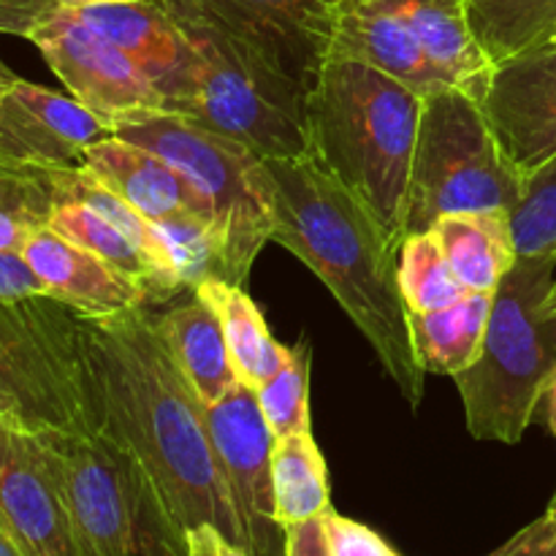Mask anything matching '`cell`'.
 I'll use <instances>...</instances> for the list:
<instances>
[{"mask_svg": "<svg viewBox=\"0 0 556 556\" xmlns=\"http://www.w3.org/2000/svg\"><path fill=\"white\" fill-rule=\"evenodd\" d=\"M114 130L74 96L20 79L0 60V177L79 172Z\"/></svg>", "mask_w": 556, "mask_h": 556, "instance_id": "obj_11", "label": "cell"}, {"mask_svg": "<svg viewBox=\"0 0 556 556\" xmlns=\"http://www.w3.org/2000/svg\"><path fill=\"white\" fill-rule=\"evenodd\" d=\"M402 16L443 81L483 103L494 63L478 47L462 0H386Z\"/></svg>", "mask_w": 556, "mask_h": 556, "instance_id": "obj_20", "label": "cell"}, {"mask_svg": "<svg viewBox=\"0 0 556 556\" xmlns=\"http://www.w3.org/2000/svg\"><path fill=\"white\" fill-rule=\"evenodd\" d=\"M543 309H546V313H552V315H556V277H554V286H552V293H548V299H546V304H543Z\"/></svg>", "mask_w": 556, "mask_h": 556, "instance_id": "obj_40", "label": "cell"}, {"mask_svg": "<svg viewBox=\"0 0 556 556\" xmlns=\"http://www.w3.org/2000/svg\"><path fill=\"white\" fill-rule=\"evenodd\" d=\"M204 418L250 556H286V530L277 525L271 481L277 438L261 413L255 389L237 380L220 400L204 405Z\"/></svg>", "mask_w": 556, "mask_h": 556, "instance_id": "obj_12", "label": "cell"}, {"mask_svg": "<svg viewBox=\"0 0 556 556\" xmlns=\"http://www.w3.org/2000/svg\"><path fill=\"white\" fill-rule=\"evenodd\" d=\"M71 11L144 71L163 96L166 112H177L188 101L193 92V49L177 22L155 0L76 5Z\"/></svg>", "mask_w": 556, "mask_h": 556, "instance_id": "obj_16", "label": "cell"}, {"mask_svg": "<svg viewBox=\"0 0 556 556\" xmlns=\"http://www.w3.org/2000/svg\"><path fill=\"white\" fill-rule=\"evenodd\" d=\"M400 291L407 315L451 307L467 296L432 233L407 237L400 248Z\"/></svg>", "mask_w": 556, "mask_h": 556, "instance_id": "obj_28", "label": "cell"}, {"mask_svg": "<svg viewBox=\"0 0 556 556\" xmlns=\"http://www.w3.org/2000/svg\"><path fill=\"white\" fill-rule=\"evenodd\" d=\"M271 481H275L277 525L282 530L320 519L331 510L329 470L324 454L315 445L313 432L275 440Z\"/></svg>", "mask_w": 556, "mask_h": 556, "instance_id": "obj_26", "label": "cell"}, {"mask_svg": "<svg viewBox=\"0 0 556 556\" xmlns=\"http://www.w3.org/2000/svg\"><path fill=\"white\" fill-rule=\"evenodd\" d=\"M0 521L22 556H85L36 438L0 424Z\"/></svg>", "mask_w": 556, "mask_h": 556, "instance_id": "obj_15", "label": "cell"}, {"mask_svg": "<svg viewBox=\"0 0 556 556\" xmlns=\"http://www.w3.org/2000/svg\"><path fill=\"white\" fill-rule=\"evenodd\" d=\"M541 413H543V421H546L548 432L556 438V372L548 378L546 389H543V396H541Z\"/></svg>", "mask_w": 556, "mask_h": 556, "instance_id": "obj_37", "label": "cell"}, {"mask_svg": "<svg viewBox=\"0 0 556 556\" xmlns=\"http://www.w3.org/2000/svg\"><path fill=\"white\" fill-rule=\"evenodd\" d=\"M324 530L329 538L331 556H400L378 532L334 510L324 514Z\"/></svg>", "mask_w": 556, "mask_h": 556, "instance_id": "obj_31", "label": "cell"}, {"mask_svg": "<svg viewBox=\"0 0 556 556\" xmlns=\"http://www.w3.org/2000/svg\"><path fill=\"white\" fill-rule=\"evenodd\" d=\"M195 293L204 296L220 318L237 378L248 383L250 389H261L288 362L291 348H282L271 337L264 315L255 307L253 299L244 293L242 286H231L220 277H210L195 288Z\"/></svg>", "mask_w": 556, "mask_h": 556, "instance_id": "obj_24", "label": "cell"}, {"mask_svg": "<svg viewBox=\"0 0 556 556\" xmlns=\"http://www.w3.org/2000/svg\"><path fill=\"white\" fill-rule=\"evenodd\" d=\"M85 556H182L144 467L106 432L33 434Z\"/></svg>", "mask_w": 556, "mask_h": 556, "instance_id": "obj_5", "label": "cell"}, {"mask_svg": "<svg viewBox=\"0 0 556 556\" xmlns=\"http://www.w3.org/2000/svg\"><path fill=\"white\" fill-rule=\"evenodd\" d=\"M483 114L500 147L530 177L556 155V38L494 65Z\"/></svg>", "mask_w": 556, "mask_h": 556, "instance_id": "obj_14", "label": "cell"}, {"mask_svg": "<svg viewBox=\"0 0 556 556\" xmlns=\"http://www.w3.org/2000/svg\"><path fill=\"white\" fill-rule=\"evenodd\" d=\"M429 233L470 293H494L519 261L510 215L500 212L443 215L429 228Z\"/></svg>", "mask_w": 556, "mask_h": 556, "instance_id": "obj_22", "label": "cell"}, {"mask_svg": "<svg viewBox=\"0 0 556 556\" xmlns=\"http://www.w3.org/2000/svg\"><path fill=\"white\" fill-rule=\"evenodd\" d=\"M114 136L161 155L204 195L220 244V280L244 288L275 228L264 157L172 112L139 114Z\"/></svg>", "mask_w": 556, "mask_h": 556, "instance_id": "obj_8", "label": "cell"}, {"mask_svg": "<svg viewBox=\"0 0 556 556\" xmlns=\"http://www.w3.org/2000/svg\"><path fill=\"white\" fill-rule=\"evenodd\" d=\"M489 556H556V519L543 514Z\"/></svg>", "mask_w": 556, "mask_h": 556, "instance_id": "obj_34", "label": "cell"}, {"mask_svg": "<svg viewBox=\"0 0 556 556\" xmlns=\"http://www.w3.org/2000/svg\"><path fill=\"white\" fill-rule=\"evenodd\" d=\"M182 556H250L248 548L233 543L223 535L217 527L199 525L185 532V554Z\"/></svg>", "mask_w": 556, "mask_h": 556, "instance_id": "obj_35", "label": "cell"}, {"mask_svg": "<svg viewBox=\"0 0 556 556\" xmlns=\"http://www.w3.org/2000/svg\"><path fill=\"white\" fill-rule=\"evenodd\" d=\"M271 242L315 271L364 340L372 345L400 394L418 407L424 372L400 291V244L375 212L315 155L266 157Z\"/></svg>", "mask_w": 556, "mask_h": 556, "instance_id": "obj_2", "label": "cell"}, {"mask_svg": "<svg viewBox=\"0 0 556 556\" xmlns=\"http://www.w3.org/2000/svg\"><path fill=\"white\" fill-rule=\"evenodd\" d=\"M212 22L258 52L302 90H313L329 63L342 0H155Z\"/></svg>", "mask_w": 556, "mask_h": 556, "instance_id": "obj_13", "label": "cell"}, {"mask_svg": "<svg viewBox=\"0 0 556 556\" xmlns=\"http://www.w3.org/2000/svg\"><path fill=\"white\" fill-rule=\"evenodd\" d=\"M556 261L519 258L492 299L481 356L454 375L476 440L516 445L556 372V315L546 313Z\"/></svg>", "mask_w": 556, "mask_h": 556, "instance_id": "obj_4", "label": "cell"}, {"mask_svg": "<svg viewBox=\"0 0 556 556\" xmlns=\"http://www.w3.org/2000/svg\"><path fill=\"white\" fill-rule=\"evenodd\" d=\"M22 258L41 277L47 296L68 304L90 318L128 313L152 302L147 288L119 275L98 255L76 248L49 226H36L22 248Z\"/></svg>", "mask_w": 556, "mask_h": 556, "instance_id": "obj_18", "label": "cell"}, {"mask_svg": "<svg viewBox=\"0 0 556 556\" xmlns=\"http://www.w3.org/2000/svg\"><path fill=\"white\" fill-rule=\"evenodd\" d=\"M81 172L114 195L134 206L150 223L172 217H195L215 231L212 206L188 182L182 172L155 152L125 141L119 136L101 141L90 150ZM217 237V233H215Z\"/></svg>", "mask_w": 556, "mask_h": 556, "instance_id": "obj_17", "label": "cell"}, {"mask_svg": "<svg viewBox=\"0 0 556 556\" xmlns=\"http://www.w3.org/2000/svg\"><path fill=\"white\" fill-rule=\"evenodd\" d=\"M329 60L372 65L421 98L448 87L410 27L386 0H342Z\"/></svg>", "mask_w": 556, "mask_h": 556, "instance_id": "obj_19", "label": "cell"}, {"mask_svg": "<svg viewBox=\"0 0 556 556\" xmlns=\"http://www.w3.org/2000/svg\"><path fill=\"white\" fill-rule=\"evenodd\" d=\"M54 3H60V5H71V9H76V5H114V3H141V0H54Z\"/></svg>", "mask_w": 556, "mask_h": 556, "instance_id": "obj_39", "label": "cell"}, {"mask_svg": "<svg viewBox=\"0 0 556 556\" xmlns=\"http://www.w3.org/2000/svg\"><path fill=\"white\" fill-rule=\"evenodd\" d=\"M467 22L494 65L556 38V0H462Z\"/></svg>", "mask_w": 556, "mask_h": 556, "instance_id": "obj_27", "label": "cell"}, {"mask_svg": "<svg viewBox=\"0 0 556 556\" xmlns=\"http://www.w3.org/2000/svg\"><path fill=\"white\" fill-rule=\"evenodd\" d=\"M424 98L394 76L329 60L307 96L309 155L375 212L402 248Z\"/></svg>", "mask_w": 556, "mask_h": 556, "instance_id": "obj_3", "label": "cell"}, {"mask_svg": "<svg viewBox=\"0 0 556 556\" xmlns=\"http://www.w3.org/2000/svg\"><path fill=\"white\" fill-rule=\"evenodd\" d=\"M161 9L193 49V92L172 114L239 141L264 161L309 155L307 90L193 11Z\"/></svg>", "mask_w": 556, "mask_h": 556, "instance_id": "obj_6", "label": "cell"}, {"mask_svg": "<svg viewBox=\"0 0 556 556\" xmlns=\"http://www.w3.org/2000/svg\"><path fill=\"white\" fill-rule=\"evenodd\" d=\"M47 296V286L30 269L22 253L0 250V302H20V299Z\"/></svg>", "mask_w": 556, "mask_h": 556, "instance_id": "obj_33", "label": "cell"}, {"mask_svg": "<svg viewBox=\"0 0 556 556\" xmlns=\"http://www.w3.org/2000/svg\"><path fill=\"white\" fill-rule=\"evenodd\" d=\"M0 556H22L20 548H16L14 538H11L9 530L3 527V521H0Z\"/></svg>", "mask_w": 556, "mask_h": 556, "instance_id": "obj_38", "label": "cell"}, {"mask_svg": "<svg viewBox=\"0 0 556 556\" xmlns=\"http://www.w3.org/2000/svg\"><path fill=\"white\" fill-rule=\"evenodd\" d=\"M548 516H552V519H556V497L552 500V505H548V510H546Z\"/></svg>", "mask_w": 556, "mask_h": 556, "instance_id": "obj_41", "label": "cell"}, {"mask_svg": "<svg viewBox=\"0 0 556 556\" xmlns=\"http://www.w3.org/2000/svg\"><path fill=\"white\" fill-rule=\"evenodd\" d=\"M286 556H331L324 516L286 527Z\"/></svg>", "mask_w": 556, "mask_h": 556, "instance_id": "obj_36", "label": "cell"}, {"mask_svg": "<svg viewBox=\"0 0 556 556\" xmlns=\"http://www.w3.org/2000/svg\"><path fill=\"white\" fill-rule=\"evenodd\" d=\"M510 231L519 258L556 261V155L525 179Z\"/></svg>", "mask_w": 556, "mask_h": 556, "instance_id": "obj_30", "label": "cell"}, {"mask_svg": "<svg viewBox=\"0 0 556 556\" xmlns=\"http://www.w3.org/2000/svg\"><path fill=\"white\" fill-rule=\"evenodd\" d=\"M96 432H106L144 467L174 530L212 525L248 548L223 481L204 402L179 372L147 307L81 315Z\"/></svg>", "mask_w": 556, "mask_h": 556, "instance_id": "obj_1", "label": "cell"}, {"mask_svg": "<svg viewBox=\"0 0 556 556\" xmlns=\"http://www.w3.org/2000/svg\"><path fill=\"white\" fill-rule=\"evenodd\" d=\"M47 226L52 228L54 233H60L63 239L74 242L76 248L87 250V253L106 261V264L114 266L119 275L139 282L141 288H147L150 299H163L168 296V293H177L172 280L163 275L161 266H157L144 250L136 248L117 226H112L106 217L92 212L90 206L81 204V201L60 199L58 204L52 206V212H49Z\"/></svg>", "mask_w": 556, "mask_h": 556, "instance_id": "obj_25", "label": "cell"}, {"mask_svg": "<svg viewBox=\"0 0 556 556\" xmlns=\"http://www.w3.org/2000/svg\"><path fill=\"white\" fill-rule=\"evenodd\" d=\"M155 326L179 372L193 386L204 405L217 402L237 383L239 378L233 372L223 324L204 296L190 291V299L155 315Z\"/></svg>", "mask_w": 556, "mask_h": 556, "instance_id": "obj_21", "label": "cell"}, {"mask_svg": "<svg viewBox=\"0 0 556 556\" xmlns=\"http://www.w3.org/2000/svg\"><path fill=\"white\" fill-rule=\"evenodd\" d=\"M494 293H467L432 313H410V337L424 372L459 375L481 356Z\"/></svg>", "mask_w": 556, "mask_h": 556, "instance_id": "obj_23", "label": "cell"}, {"mask_svg": "<svg viewBox=\"0 0 556 556\" xmlns=\"http://www.w3.org/2000/svg\"><path fill=\"white\" fill-rule=\"evenodd\" d=\"M0 340L14 364L36 432H96L81 313L52 296L0 302Z\"/></svg>", "mask_w": 556, "mask_h": 556, "instance_id": "obj_9", "label": "cell"}, {"mask_svg": "<svg viewBox=\"0 0 556 556\" xmlns=\"http://www.w3.org/2000/svg\"><path fill=\"white\" fill-rule=\"evenodd\" d=\"M5 3H9V0H0V20H3V9H5Z\"/></svg>", "mask_w": 556, "mask_h": 556, "instance_id": "obj_42", "label": "cell"}, {"mask_svg": "<svg viewBox=\"0 0 556 556\" xmlns=\"http://www.w3.org/2000/svg\"><path fill=\"white\" fill-rule=\"evenodd\" d=\"M87 112L109 128L147 112H166L163 96L144 71L112 41L87 27L68 5L43 0L25 36Z\"/></svg>", "mask_w": 556, "mask_h": 556, "instance_id": "obj_10", "label": "cell"}, {"mask_svg": "<svg viewBox=\"0 0 556 556\" xmlns=\"http://www.w3.org/2000/svg\"><path fill=\"white\" fill-rule=\"evenodd\" d=\"M0 424L16 429V432H36V424H33L30 410L25 405V394H22V386L16 380L14 364H11L3 340H0Z\"/></svg>", "mask_w": 556, "mask_h": 556, "instance_id": "obj_32", "label": "cell"}, {"mask_svg": "<svg viewBox=\"0 0 556 556\" xmlns=\"http://www.w3.org/2000/svg\"><path fill=\"white\" fill-rule=\"evenodd\" d=\"M521 190L525 174L505 155L476 98L454 87L424 98L405 199V239L427 233L443 215H510Z\"/></svg>", "mask_w": 556, "mask_h": 556, "instance_id": "obj_7", "label": "cell"}, {"mask_svg": "<svg viewBox=\"0 0 556 556\" xmlns=\"http://www.w3.org/2000/svg\"><path fill=\"white\" fill-rule=\"evenodd\" d=\"M309 369H313V348L299 340L288 351V362L255 389L261 413L275 432V438L309 434Z\"/></svg>", "mask_w": 556, "mask_h": 556, "instance_id": "obj_29", "label": "cell"}]
</instances>
